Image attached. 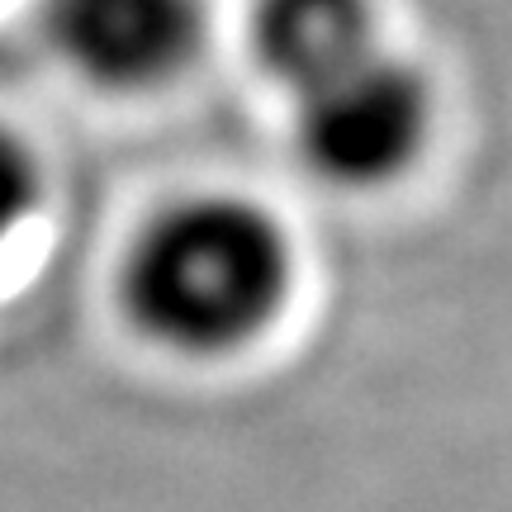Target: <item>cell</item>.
<instances>
[{
	"label": "cell",
	"instance_id": "6da1fadb",
	"mask_svg": "<svg viewBox=\"0 0 512 512\" xmlns=\"http://www.w3.org/2000/svg\"><path fill=\"white\" fill-rule=\"evenodd\" d=\"M299 256L266 204L247 195H185L138 228L119 266L133 332L185 361L256 347L285 318Z\"/></svg>",
	"mask_w": 512,
	"mask_h": 512
},
{
	"label": "cell",
	"instance_id": "7a4b0ae2",
	"mask_svg": "<svg viewBox=\"0 0 512 512\" xmlns=\"http://www.w3.org/2000/svg\"><path fill=\"white\" fill-rule=\"evenodd\" d=\"M290 105L304 171L351 195L399 185L427 157L437 128V91L427 72L389 48H375Z\"/></svg>",
	"mask_w": 512,
	"mask_h": 512
},
{
	"label": "cell",
	"instance_id": "3957f363",
	"mask_svg": "<svg viewBox=\"0 0 512 512\" xmlns=\"http://www.w3.org/2000/svg\"><path fill=\"white\" fill-rule=\"evenodd\" d=\"M43 38L86 86L152 95L181 81L204 53V0H43Z\"/></svg>",
	"mask_w": 512,
	"mask_h": 512
},
{
	"label": "cell",
	"instance_id": "277c9868",
	"mask_svg": "<svg viewBox=\"0 0 512 512\" xmlns=\"http://www.w3.org/2000/svg\"><path fill=\"white\" fill-rule=\"evenodd\" d=\"M247 43L256 67L294 100L384 48L380 5L375 0H252Z\"/></svg>",
	"mask_w": 512,
	"mask_h": 512
},
{
	"label": "cell",
	"instance_id": "5b68a950",
	"mask_svg": "<svg viewBox=\"0 0 512 512\" xmlns=\"http://www.w3.org/2000/svg\"><path fill=\"white\" fill-rule=\"evenodd\" d=\"M43 204V166L34 147L10 124H0V242H10Z\"/></svg>",
	"mask_w": 512,
	"mask_h": 512
}]
</instances>
